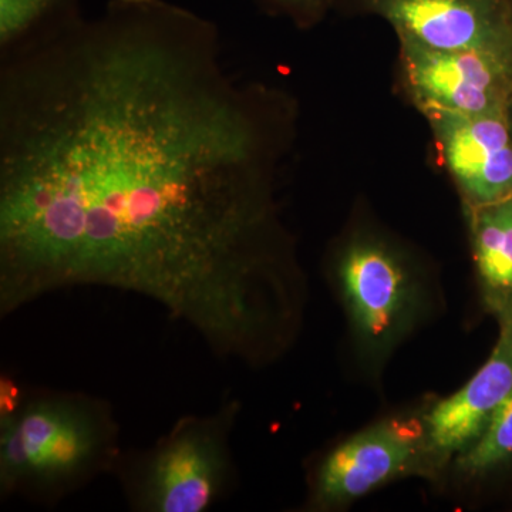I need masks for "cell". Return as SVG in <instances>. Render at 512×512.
Here are the masks:
<instances>
[{"instance_id": "cell-1", "label": "cell", "mask_w": 512, "mask_h": 512, "mask_svg": "<svg viewBox=\"0 0 512 512\" xmlns=\"http://www.w3.org/2000/svg\"><path fill=\"white\" fill-rule=\"evenodd\" d=\"M265 156L217 25L170 0H109L2 53L0 313L101 286L262 362L299 295Z\"/></svg>"}, {"instance_id": "cell-2", "label": "cell", "mask_w": 512, "mask_h": 512, "mask_svg": "<svg viewBox=\"0 0 512 512\" xmlns=\"http://www.w3.org/2000/svg\"><path fill=\"white\" fill-rule=\"evenodd\" d=\"M120 464V427L103 400L35 394L0 413V494L53 504Z\"/></svg>"}, {"instance_id": "cell-3", "label": "cell", "mask_w": 512, "mask_h": 512, "mask_svg": "<svg viewBox=\"0 0 512 512\" xmlns=\"http://www.w3.org/2000/svg\"><path fill=\"white\" fill-rule=\"evenodd\" d=\"M237 404L210 416L178 420L167 436L126 468L131 507L144 512H202L217 503L232 476L229 431Z\"/></svg>"}, {"instance_id": "cell-4", "label": "cell", "mask_w": 512, "mask_h": 512, "mask_svg": "<svg viewBox=\"0 0 512 512\" xmlns=\"http://www.w3.org/2000/svg\"><path fill=\"white\" fill-rule=\"evenodd\" d=\"M407 83L421 109L512 114V50L430 49L400 37Z\"/></svg>"}, {"instance_id": "cell-5", "label": "cell", "mask_w": 512, "mask_h": 512, "mask_svg": "<svg viewBox=\"0 0 512 512\" xmlns=\"http://www.w3.org/2000/svg\"><path fill=\"white\" fill-rule=\"evenodd\" d=\"M338 284L353 328L370 349L384 350L406 332L417 311V285L393 249L362 239L340 255Z\"/></svg>"}, {"instance_id": "cell-6", "label": "cell", "mask_w": 512, "mask_h": 512, "mask_svg": "<svg viewBox=\"0 0 512 512\" xmlns=\"http://www.w3.org/2000/svg\"><path fill=\"white\" fill-rule=\"evenodd\" d=\"M399 37L436 50H512V0H366Z\"/></svg>"}, {"instance_id": "cell-7", "label": "cell", "mask_w": 512, "mask_h": 512, "mask_svg": "<svg viewBox=\"0 0 512 512\" xmlns=\"http://www.w3.org/2000/svg\"><path fill=\"white\" fill-rule=\"evenodd\" d=\"M424 439L426 429L409 420H386L360 431L323 461L315 481L316 503L345 504L406 473L419 461Z\"/></svg>"}, {"instance_id": "cell-8", "label": "cell", "mask_w": 512, "mask_h": 512, "mask_svg": "<svg viewBox=\"0 0 512 512\" xmlns=\"http://www.w3.org/2000/svg\"><path fill=\"white\" fill-rule=\"evenodd\" d=\"M424 113L451 174L476 207L512 197L511 114Z\"/></svg>"}, {"instance_id": "cell-9", "label": "cell", "mask_w": 512, "mask_h": 512, "mask_svg": "<svg viewBox=\"0 0 512 512\" xmlns=\"http://www.w3.org/2000/svg\"><path fill=\"white\" fill-rule=\"evenodd\" d=\"M497 345L476 375L426 417L427 444L440 456L463 454L487 429L512 390V315L498 319Z\"/></svg>"}, {"instance_id": "cell-10", "label": "cell", "mask_w": 512, "mask_h": 512, "mask_svg": "<svg viewBox=\"0 0 512 512\" xmlns=\"http://www.w3.org/2000/svg\"><path fill=\"white\" fill-rule=\"evenodd\" d=\"M474 258L485 302L497 318L512 315V197L477 207Z\"/></svg>"}, {"instance_id": "cell-11", "label": "cell", "mask_w": 512, "mask_h": 512, "mask_svg": "<svg viewBox=\"0 0 512 512\" xmlns=\"http://www.w3.org/2000/svg\"><path fill=\"white\" fill-rule=\"evenodd\" d=\"M79 15L80 0H0V52H9Z\"/></svg>"}, {"instance_id": "cell-12", "label": "cell", "mask_w": 512, "mask_h": 512, "mask_svg": "<svg viewBox=\"0 0 512 512\" xmlns=\"http://www.w3.org/2000/svg\"><path fill=\"white\" fill-rule=\"evenodd\" d=\"M512 463V390L498 407L487 429L460 457L466 473L488 474Z\"/></svg>"}, {"instance_id": "cell-13", "label": "cell", "mask_w": 512, "mask_h": 512, "mask_svg": "<svg viewBox=\"0 0 512 512\" xmlns=\"http://www.w3.org/2000/svg\"><path fill=\"white\" fill-rule=\"evenodd\" d=\"M266 2L293 18L308 19L315 16L328 3V0H266Z\"/></svg>"}, {"instance_id": "cell-14", "label": "cell", "mask_w": 512, "mask_h": 512, "mask_svg": "<svg viewBox=\"0 0 512 512\" xmlns=\"http://www.w3.org/2000/svg\"><path fill=\"white\" fill-rule=\"evenodd\" d=\"M511 126H512V114H511Z\"/></svg>"}]
</instances>
